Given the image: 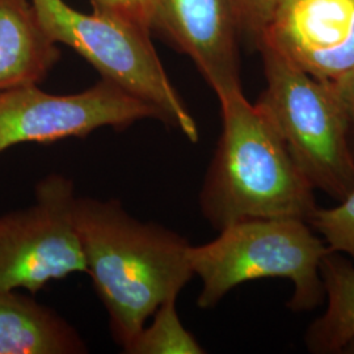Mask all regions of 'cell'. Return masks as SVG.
<instances>
[{
    "label": "cell",
    "mask_w": 354,
    "mask_h": 354,
    "mask_svg": "<svg viewBox=\"0 0 354 354\" xmlns=\"http://www.w3.org/2000/svg\"><path fill=\"white\" fill-rule=\"evenodd\" d=\"M152 30L189 57L218 99L241 91L235 0H156Z\"/></svg>",
    "instance_id": "obj_9"
},
{
    "label": "cell",
    "mask_w": 354,
    "mask_h": 354,
    "mask_svg": "<svg viewBox=\"0 0 354 354\" xmlns=\"http://www.w3.org/2000/svg\"><path fill=\"white\" fill-rule=\"evenodd\" d=\"M58 59L30 0H0V93L41 83Z\"/></svg>",
    "instance_id": "obj_10"
},
{
    "label": "cell",
    "mask_w": 354,
    "mask_h": 354,
    "mask_svg": "<svg viewBox=\"0 0 354 354\" xmlns=\"http://www.w3.org/2000/svg\"><path fill=\"white\" fill-rule=\"evenodd\" d=\"M256 45L333 83L354 68V0H281Z\"/></svg>",
    "instance_id": "obj_8"
},
{
    "label": "cell",
    "mask_w": 354,
    "mask_h": 354,
    "mask_svg": "<svg viewBox=\"0 0 354 354\" xmlns=\"http://www.w3.org/2000/svg\"><path fill=\"white\" fill-rule=\"evenodd\" d=\"M332 86L340 99L342 109L346 115L348 127H349V138H351V145L354 152V68L340 77L339 80L333 82Z\"/></svg>",
    "instance_id": "obj_17"
},
{
    "label": "cell",
    "mask_w": 354,
    "mask_h": 354,
    "mask_svg": "<svg viewBox=\"0 0 354 354\" xmlns=\"http://www.w3.org/2000/svg\"><path fill=\"white\" fill-rule=\"evenodd\" d=\"M222 133L203 178L200 209L218 231L251 219H302L315 189L291 159L272 121L243 89L218 99Z\"/></svg>",
    "instance_id": "obj_2"
},
{
    "label": "cell",
    "mask_w": 354,
    "mask_h": 354,
    "mask_svg": "<svg viewBox=\"0 0 354 354\" xmlns=\"http://www.w3.org/2000/svg\"><path fill=\"white\" fill-rule=\"evenodd\" d=\"M38 20L55 44H64L100 74L133 96L159 109L165 124L190 142L198 127L165 73L150 32L111 13L79 12L64 0H30Z\"/></svg>",
    "instance_id": "obj_5"
},
{
    "label": "cell",
    "mask_w": 354,
    "mask_h": 354,
    "mask_svg": "<svg viewBox=\"0 0 354 354\" xmlns=\"http://www.w3.org/2000/svg\"><path fill=\"white\" fill-rule=\"evenodd\" d=\"M328 252L327 244L302 219H251L231 225L214 241L190 244V266L201 279L197 304L212 308L244 282L279 277L292 282V311L313 310L324 297L320 266Z\"/></svg>",
    "instance_id": "obj_3"
},
{
    "label": "cell",
    "mask_w": 354,
    "mask_h": 354,
    "mask_svg": "<svg viewBox=\"0 0 354 354\" xmlns=\"http://www.w3.org/2000/svg\"><path fill=\"white\" fill-rule=\"evenodd\" d=\"M152 323L140 329L122 352L129 354H201L200 342L181 323L176 301H168L152 314Z\"/></svg>",
    "instance_id": "obj_13"
},
{
    "label": "cell",
    "mask_w": 354,
    "mask_h": 354,
    "mask_svg": "<svg viewBox=\"0 0 354 354\" xmlns=\"http://www.w3.org/2000/svg\"><path fill=\"white\" fill-rule=\"evenodd\" d=\"M330 209H319L308 225L327 244L330 252L349 254L354 259V188Z\"/></svg>",
    "instance_id": "obj_14"
},
{
    "label": "cell",
    "mask_w": 354,
    "mask_h": 354,
    "mask_svg": "<svg viewBox=\"0 0 354 354\" xmlns=\"http://www.w3.org/2000/svg\"><path fill=\"white\" fill-rule=\"evenodd\" d=\"M320 276L327 308L307 329L306 345L313 353H342L354 345V266L329 251Z\"/></svg>",
    "instance_id": "obj_12"
},
{
    "label": "cell",
    "mask_w": 354,
    "mask_h": 354,
    "mask_svg": "<svg viewBox=\"0 0 354 354\" xmlns=\"http://www.w3.org/2000/svg\"><path fill=\"white\" fill-rule=\"evenodd\" d=\"M163 113L112 82L102 79L71 95H53L29 84L0 93V152L20 143L86 138L102 127L124 130Z\"/></svg>",
    "instance_id": "obj_7"
},
{
    "label": "cell",
    "mask_w": 354,
    "mask_h": 354,
    "mask_svg": "<svg viewBox=\"0 0 354 354\" xmlns=\"http://www.w3.org/2000/svg\"><path fill=\"white\" fill-rule=\"evenodd\" d=\"M93 11L111 13L127 23L152 32L156 0H92Z\"/></svg>",
    "instance_id": "obj_15"
},
{
    "label": "cell",
    "mask_w": 354,
    "mask_h": 354,
    "mask_svg": "<svg viewBox=\"0 0 354 354\" xmlns=\"http://www.w3.org/2000/svg\"><path fill=\"white\" fill-rule=\"evenodd\" d=\"M259 49L266 87L256 105L272 121L313 188L340 201L354 188V152L336 91L277 51Z\"/></svg>",
    "instance_id": "obj_4"
},
{
    "label": "cell",
    "mask_w": 354,
    "mask_h": 354,
    "mask_svg": "<svg viewBox=\"0 0 354 354\" xmlns=\"http://www.w3.org/2000/svg\"><path fill=\"white\" fill-rule=\"evenodd\" d=\"M74 183L59 174L41 178L35 203L0 215V290L32 294L87 264L75 223Z\"/></svg>",
    "instance_id": "obj_6"
},
{
    "label": "cell",
    "mask_w": 354,
    "mask_h": 354,
    "mask_svg": "<svg viewBox=\"0 0 354 354\" xmlns=\"http://www.w3.org/2000/svg\"><path fill=\"white\" fill-rule=\"evenodd\" d=\"M75 223L87 274L124 351L159 306L177 301L193 274L190 243L129 214L117 200L76 197Z\"/></svg>",
    "instance_id": "obj_1"
},
{
    "label": "cell",
    "mask_w": 354,
    "mask_h": 354,
    "mask_svg": "<svg viewBox=\"0 0 354 354\" xmlns=\"http://www.w3.org/2000/svg\"><path fill=\"white\" fill-rule=\"evenodd\" d=\"M88 346L64 317L17 290H0V354H84Z\"/></svg>",
    "instance_id": "obj_11"
},
{
    "label": "cell",
    "mask_w": 354,
    "mask_h": 354,
    "mask_svg": "<svg viewBox=\"0 0 354 354\" xmlns=\"http://www.w3.org/2000/svg\"><path fill=\"white\" fill-rule=\"evenodd\" d=\"M241 32L247 33L257 44L266 32L281 0H235Z\"/></svg>",
    "instance_id": "obj_16"
}]
</instances>
